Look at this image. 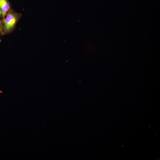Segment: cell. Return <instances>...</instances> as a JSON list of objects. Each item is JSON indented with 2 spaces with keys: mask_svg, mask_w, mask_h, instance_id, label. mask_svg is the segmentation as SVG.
Listing matches in <instances>:
<instances>
[{
  "mask_svg": "<svg viewBox=\"0 0 160 160\" xmlns=\"http://www.w3.org/2000/svg\"><path fill=\"white\" fill-rule=\"evenodd\" d=\"M22 15L10 9L6 14L3 20L1 32L3 34L9 33L14 29Z\"/></svg>",
  "mask_w": 160,
  "mask_h": 160,
  "instance_id": "cell-1",
  "label": "cell"
},
{
  "mask_svg": "<svg viewBox=\"0 0 160 160\" xmlns=\"http://www.w3.org/2000/svg\"><path fill=\"white\" fill-rule=\"evenodd\" d=\"M0 9L2 13L3 20L10 9V5L8 0H0Z\"/></svg>",
  "mask_w": 160,
  "mask_h": 160,
  "instance_id": "cell-2",
  "label": "cell"
},
{
  "mask_svg": "<svg viewBox=\"0 0 160 160\" xmlns=\"http://www.w3.org/2000/svg\"><path fill=\"white\" fill-rule=\"evenodd\" d=\"M2 17V12L1 11L0 9V17Z\"/></svg>",
  "mask_w": 160,
  "mask_h": 160,
  "instance_id": "cell-3",
  "label": "cell"
},
{
  "mask_svg": "<svg viewBox=\"0 0 160 160\" xmlns=\"http://www.w3.org/2000/svg\"><path fill=\"white\" fill-rule=\"evenodd\" d=\"M1 21L0 20V30L1 27Z\"/></svg>",
  "mask_w": 160,
  "mask_h": 160,
  "instance_id": "cell-4",
  "label": "cell"
}]
</instances>
